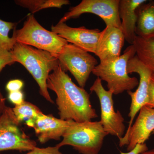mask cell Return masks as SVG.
Wrapping results in <instances>:
<instances>
[{
	"instance_id": "obj_1",
	"label": "cell",
	"mask_w": 154,
	"mask_h": 154,
	"mask_svg": "<svg viewBox=\"0 0 154 154\" xmlns=\"http://www.w3.org/2000/svg\"><path fill=\"white\" fill-rule=\"evenodd\" d=\"M47 87L56 94L60 119L82 122L98 117L88 92L76 85L60 65L48 76Z\"/></svg>"
},
{
	"instance_id": "obj_2",
	"label": "cell",
	"mask_w": 154,
	"mask_h": 154,
	"mask_svg": "<svg viewBox=\"0 0 154 154\" xmlns=\"http://www.w3.org/2000/svg\"><path fill=\"white\" fill-rule=\"evenodd\" d=\"M11 51L14 62L25 67L36 81L40 95L48 102L54 103L48 90L47 81L50 72L60 65L57 58L46 51L17 42Z\"/></svg>"
},
{
	"instance_id": "obj_3",
	"label": "cell",
	"mask_w": 154,
	"mask_h": 154,
	"mask_svg": "<svg viewBox=\"0 0 154 154\" xmlns=\"http://www.w3.org/2000/svg\"><path fill=\"white\" fill-rule=\"evenodd\" d=\"M135 54L134 46L131 45L119 57L100 62L95 67L92 73L106 82L108 90L114 95L131 91L138 85L139 81L136 77L129 76L127 72L128 63Z\"/></svg>"
},
{
	"instance_id": "obj_4",
	"label": "cell",
	"mask_w": 154,
	"mask_h": 154,
	"mask_svg": "<svg viewBox=\"0 0 154 154\" xmlns=\"http://www.w3.org/2000/svg\"><path fill=\"white\" fill-rule=\"evenodd\" d=\"M107 134L100 121L78 122L72 121L57 145L60 148L72 146L81 154H99Z\"/></svg>"
},
{
	"instance_id": "obj_5",
	"label": "cell",
	"mask_w": 154,
	"mask_h": 154,
	"mask_svg": "<svg viewBox=\"0 0 154 154\" xmlns=\"http://www.w3.org/2000/svg\"><path fill=\"white\" fill-rule=\"evenodd\" d=\"M13 37L16 42L46 51L56 57L68 43L64 38L43 28L30 14L20 29H14Z\"/></svg>"
},
{
	"instance_id": "obj_6",
	"label": "cell",
	"mask_w": 154,
	"mask_h": 154,
	"mask_svg": "<svg viewBox=\"0 0 154 154\" xmlns=\"http://www.w3.org/2000/svg\"><path fill=\"white\" fill-rule=\"evenodd\" d=\"M57 58L61 69L65 72H70L83 88L98 64L97 60L89 52L71 43L64 46Z\"/></svg>"
},
{
	"instance_id": "obj_7",
	"label": "cell",
	"mask_w": 154,
	"mask_h": 154,
	"mask_svg": "<svg viewBox=\"0 0 154 154\" xmlns=\"http://www.w3.org/2000/svg\"><path fill=\"white\" fill-rule=\"evenodd\" d=\"M11 107H6L0 116V152L8 150L30 151L37 147L20 126Z\"/></svg>"
},
{
	"instance_id": "obj_8",
	"label": "cell",
	"mask_w": 154,
	"mask_h": 154,
	"mask_svg": "<svg viewBox=\"0 0 154 154\" xmlns=\"http://www.w3.org/2000/svg\"><path fill=\"white\" fill-rule=\"evenodd\" d=\"M120 0H83L79 5L69 9L60 20L66 23L70 19H76L84 14H95L101 18L106 26L121 29V21L119 14Z\"/></svg>"
},
{
	"instance_id": "obj_9",
	"label": "cell",
	"mask_w": 154,
	"mask_h": 154,
	"mask_svg": "<svg viewBox=\"0 0 154 154\" xmlns=\"http://www.w3.org/2000/svg\"><path fill=\"white\" fill-rule=\"evenodd\" d=\"M102 80L97 78L90 88L99 98L101 109L100 122L108 134L116 137L120 140L123 137L125 127L124 119L120 111H115L112 91H106L102 85Z\"/></svg>"
},
{
	"instance_id": "obj_10",
	"label": "cell",
	"mask_w": 154,
	"mask_h": 154,
	"mask_svg": "<svg viewBox=\"0 0 154 154\" xmlns=\"http://www.w3.org/2000/svg\"><path fill=\"white\" fill-rule=\"evenodd\" d=\"M127 72L128 74L135 72L139 75L140 80L137 89L135 92L128 91L131 98L128 116L130 117L129 125L126 132L128 131L133 125L134 119L138 112L149 102V89L150 79L152 72L142 63L136 55L131 58L128 63Z\"/></svg>"
},
{
	"instance_id": "obj_11",
	"label": "cell",
	"mask_w": 154,
	"mask_h": 154,
	"mask_svg": "<svg viewBox=\"0 0 154 154\" xmlns=\"http://www.w3.org/2000/svg\"><path fill=\"white\" fill-rule=\"evenodd\" d=\"M154 131V108L142 107L134 124L119 140L120 147L127 146L128 152L139 144L144 143Z\"/></svg>"
},
{
	"instance_id": "obj_12",
	"label": "cell",
	"mask_w": 154,
	"mask_h": 154,
	"mask_svg": "<svg viewBox=\"0 0 154 154\" xmlns=\"http://www.w3.org/2000/svg\"><path fill=\"white\" fill-rule=\"evenodd\" d=\"M51 30L66 39L68 43L94 54L101 33V31L97 28L88 29L84 26L72 28L66 23L60 22L57 25H52Z\"/></svg>"
},
{
	"instance_id": "obj_13",
	"label": "cell",
	"mask_w": 154,
	"mask_h": 154,
	"mask_svg": "<svg viewBox=\"0 0 154 154\" xmlns=\"http://www.w3.org/2000/svg\"><path fill=\"white\" fill-rule=\"evenodd\" d=\"M72 121L62 120L52 114L45 115L42 113L25 123L27 126L34 128L38 141L44 144L51 140H60Z\"/></svg>"
},
{
	"instance_id": "obj_14",
	"label": "cell",
	"mask_w": 154,
	"mask_h": 154,
	"mask_svg": "<svg viewBox=\"0 0 154 154\" xmlns=\"http://www.w3.org/2000/svg\"><path fill=\"white\" fill-rule=\"evenodd\" d=\"M125 37L121 29L106 26L99 37L95 55L100 62L111 60L121 55Z\"/></svg>"
},
{
	"instance_id": "obj_15",
	"label": "cell",
	"mask_w": 154,
	"mask_h": 154,
	"mask_svg": "<svg viewBox=\"0 0 154 154\" xmlns=\"http://www.w3.org/2000/svg\"><path fill=\"white\" fill-rule=\"evenodd\" d=\"M146 0H120L119 14L121 21V29L125 40L133 44L136 34V27L137 20V10L139 7L146 2Z\"/></svg>"
},
{
	"instance_id": "obj_16",
	"label": "cell",
	"mask_w": 154,
	"mask_h": 154,
	"mask_svg": "<svg viewBox=\"0 0 154 154\" xmlns=\"http://www.w3.org/2000/svg\"><path fill=\"white\" fill-rule=\"evenodd\" d=\"M137 36L143 38H154V1L141 5L137 9Z\"/></svg>"
},
{
	"instance_id": "obj_17",
	"label": "cell",
	"mask_w": 154,
	"mask_h": 154,
	"mask_svg": "<svg viewBox=\"0 0 154 154\" xmlns=\"http://www.w3.org/2000/svg\"><path fill=\"white\" fill-rule=\"evenodd\" d=\"M138 58L154 73V38L136 36L133 43Z\"/></svg>"
},
{
	"instance_id": "obj_18",
	"label": "cell",
	"mask_w": 154,
	"mask_h": 154,
	"mask_svg": "<svg viewBox=\"0 0 154 154\" xmlns=\"http://www.w3.org/2000/svg\"><path fill=\"white\" fill-rule=\"evenodd\" d=\"M15 2L18 5L28 9L33 14L49 8H61L70 3L68 0H17Z\"/></svg>"
},
{
	"instance_id": "obj_19",
	"label": "cell",
	"mask_w": 154,
	"mask_h": 154,
	"mask_svg": "<svg viewBox=\"0 0 154 154\" xmlns=\"http://www.w3.org/2000/svg\"><path fill=\"white\" fill-rule=\"evenodd\" d=\"M12 109L16 118L20 122L32 120L42 113L36 105L25 101L20 105H15Z\"/></svg>"
},
{
	"instance_id": "obj_20",
	"label": "cell",
	"mask_w": 154,
	"mask_h": 154,
	"mask_svg": "<svg viewBox=\"0 0 154 154\" xmlns=\"http://www.w3.org/2000/svg\"><path fill=\"white\" fill-rule=\"evenodd\" d=\"M16 25V23L0 19V47L10 51L13 49L16 41L13 36L9 37V33L11 30L15 29Z\"/></svg>"
},
{
	"instance_id": "obj_21",
	"label": "cell",
	"mask_w": 154,
	"mask_h": 154,
	"mask_svg": "<svg viewBox=\"0 0 154 154\" xmlns=\"http://www.w3.org/2000/svg\"><path fill=\"white\" fill-rule=\"evenodd\" d=\"M15 63L11 51L7 50L0 47V74L7 66Z\"/></svg>"
},
{
	"instance_id": "obj_22",
	"label": "cell",
	"mask_w": 154,
	"mask_h": 154,
	"mask_svg": "<svg viewBox=\"0 0 154 154\" xmlns=\"http://www.w3.org/2000/svg\"><path fill=\"white\" fill-rule=\"evenodd\" d=\"M60 148L56 146L54 147H48L45 148H39L36 147L25 154H63L59 150Z\"/></svg>"
},
{
	"instance_id": "obj_23",
	"label": "cell",
	"mask_w": 154,
	"mask_h": 154,
	"mask_svg": "<svg viewBox=\"0 0 154 154\" xmlns=\"http://www.w3.org/2000/svg\"><path fill=\"white\" fill-rule=\"evenodd\" d=\"M8 98L15 105H20L25 101L24 94L21 91L9 92Z\"/></svg>"
},
{
	"instance_id": "obj_24",
	"label": "cell",
	"mask_w": 154,
	"mask_h": 154,
	"mask_svg": "<svg viewBox=\"0 0 154 154\" xmlns=\"http://www.w3.org/2000/svg\"><path fill=\"white\" fill-rule=\"evenodd\" d=\"M24 86L22 80L14 79L9 81L6 86V89L9 92L20 91Z\"/></svg>"
},
{
	"instance_id": "obj_25",
	"label": "cell",
	"mask_w": 154,
	"mask_h": 154,
	"mask_svg": "<svg viewBox=\"0 0 154 154\" xmlns=\"http://www.w3.org/2000/svg\"><path fill=\"white\" fill-rule=\"evenodd\" d=\"M149 102L146 106L154 108V73H152L149 89Z\"/></svg>"
},
{
	"instance_id": "obj_26",
	"label": "cell",
	"mask_w": 154,
	"mask_h": 154,
	"mask_svg": "<svg viewBox=\"0 0 154 154\" xmlns=\"http://www.w3.org/2000/svg\"><path fill=\"white\" fill-rule=\"evenodd\" d=\"M148 149L146 143L139 144L136 146L134 149L128 152H121L120 154H139Z\"/></svg>"
},
{
	"instance_id": "obj_27",
	"label": "cell",
	"mask_w": 154,
	"mask_h": 154,
	"mask_svg": "<svg viewBox=\"0 0 154 154\" xmlns=\"http://www.w3.org/2000/svg\"><path fill=\"white\" fill-rule=\"evenodd\" d=\"M6 107L7 106L5 105V99L0 90V116L2 114Z\"/></svg>"
},
{
	"instance_id": "obj_28",
	"label": "cell",
	"mask_w": 154,
	"mask_h": 154,
	"mask_svg": "<svg viewBox=\"0 0 154 154\" xmlns=\"http://www.w3.org/2000/svg\"><path fill=\"white\" fill-rule=\"evenodd\" d=\"M139 154H154V149L150 150L148 149L147 150Z\"/></svg>"
},
{
	"instance_id": "obj_29",
	"label": "cell",
	"mask_w": 154,
	"mask_h": 154,
	"mask_svg": "<svg viewBox=\"0 0 154 154\" xmlns=\"http://www.w3.org/2000/svg\"><path fill=\"white\" fill-rule=\"evenodd\" d=\"M152 134H154V131H153V132Z\"/></svg>"
}]
</instances>
